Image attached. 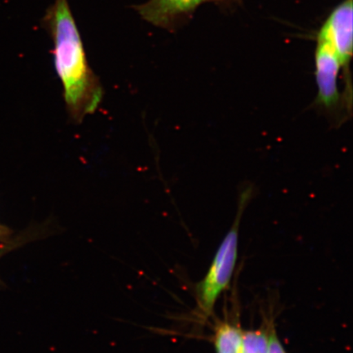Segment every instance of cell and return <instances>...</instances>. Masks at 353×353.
Instances as JSON below:
<instances>
[{"label":"cell","instance_id":"52a82bcc","mask_svg":"<svg viewBox=\"0 0 353 353\" xmlns=\"http://www.w3.org/2000/svg\"><path fill=\"white\" fill-rule=\"evenodd\" d=\"M269 332L263 330L243 331L241 353H268Z\"/></svg>","mask_w":353,"mask_h":353},{"label":"cell","instance_id":"ba28073f","mask_svg":"<svg viewBox=\"0 0 353 353\" xmlns=\"http://www.w3.org/2000/svg\"><path fill=\"white\" fill-rule=\"evenodd\" d=\"M268 353H286L283 346L281 343L279 339L275 332L274 329H272L269 332V345Z\"/></svg>","mask_w":353,"mask_h":353},{"label":"cell","instance_id":"6da1fadb","mask_svg":"<svg viewBox=\"0 0 353 353\" xmlns=\"http://www.w3.org/2000/svg\"><path fill=\"white\" fill-rule=\"evenodd\" d=\"M41 25L50 35L54 68L64 90L66 110L81 123L103 99V88L88 63L85 46L68 0H55Z\"/></svg>","mask_w":353,"mask_h":353},{"label":"cell","instance_id":"9c48e42d","mask_svg":"<svg viewBox=\"0 0 353 353\" xmlns=\"http://www.w3.org/2000/svg\"><path fill=\"white\" fill-rule=\"evenodd\" d=\"M2 254H3V251L0 250V256H1Z\"/></svg>","mask_w":353,"mask_h":353},{"label":"cell","instance_id":"8992f818","mask_svg":"<svg viewBox=\"0 0 353 353\" xmlns=\"http://www.w3.org/2000/svg\"><path fill=\"white\" fill-rule=\"evenodd\" d=\"M242 330L237 325L223 322L216 327L214 347L217 353H241Z\"/></svg>","mask_w":353,"mask_h":353},{"label":"cell","instance_id":"277c9868","mask_svg":"<svg viewBox=\"0 0 353 353\" xmlns=\"http://www.w3.org/2000/svg\"><path fill=\"white\" fill-rule=\"evenodd\" d=\"M342 65L336 52L325 39L317 37L315 52L316 101L326 109H332L341 101L338 77Z\"/></svg>","mask_w":353,"mask_h":353},{"label":"cell","instance_id":"3957f363","mask_svg":"<svg viewBox=\"0 0 353 353\" xmlns=\"http://www.w3.org/2000/svg\"><path fill=\"white\" fill-rule=\"evenodd\" d=\"M352 0H344L330 13L317 37L333 48L346 76L352 56Z\"/></svg>","mask_w":353,"mask_h":353},{"label":"cell","instance_id":"5b68a950","mask_svg":"<svg viewBox=\"0 0 353 353\" xmlns=\"http://www.w3.org/2000/svg\"><path fill=\"white\" fill-rule=\"evenodd\" d=\"M205 0H148L134 8L141 17L157 28L174 32L190 19Z\"/></svg>","mask_w":353,"mask_h":353},{"label":"cell","instance_id":"7a4b0ae2","mask_svg":"<svg viewBox=\"0 0 353 353\" xmlns=\"http://www.w3.org/2000/svg\"><path fill=\"white\" fill-rule=\"evenodd\" d=\"M251 196V188H246L242 192L235 222L221 243L208 272L197 285L199 307L206 316H210L213 312L219 297L232 280L236 264L241 219Z\"/></svg>","mask_w":353,"mask_h":353}]
</instances>
